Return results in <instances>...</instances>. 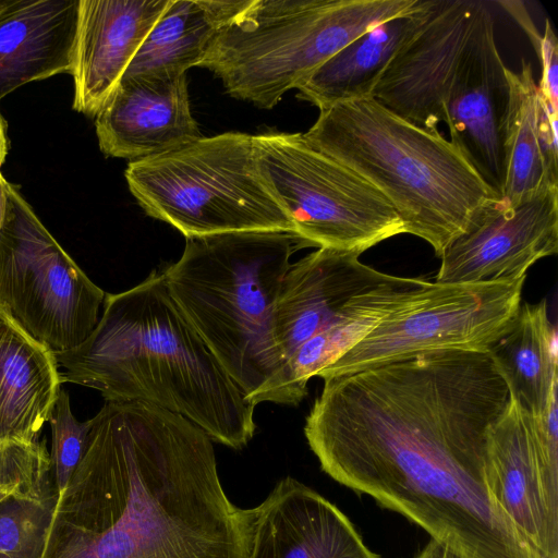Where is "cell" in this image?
<instances>
[{
	"mask_svg": "<svg viewBox=\"0 0 558 558\" xmlns=\"http://www.w3.org/2000/svg\"><path fill=\"white\" fill-rule=\"evenodd\" d=\"M536 53L542 65L537 84L539 96L550 114L558 118V40L548 20Z\"/></svg>",
	"mask_w": 558,
	"mask_h": 558,
	"instance_id": "30",
	"label": "cell"
},
{
	"mask_svg": "<svg viewBox=\"0 0 558 558\" xmlns=\"http://www.w3.org/2000/svg\"><path fill=\"white\" fill-rule=\"evenodd\" d=\"M482 2L432 0L424 21L390 59L371 97L400 118L438 133Z\"/></svg>",
	"mask_w": 558,
	"mask_h": 558,
	"instance_id": "12",
	"label": "cell"
},
{
	"mask_svg": "<svg viewBox=\"0 0 558 558\" xmlns=\"http://www.w3.org/2000/svg\"><path fill=\"white\" fill-rule=\"evenodd\" d=\"M415 558H461L446 545L432 538Z\"/></svg>",
	"mask_w": 558,
	"mask_h": 558,
	"instance_id": "31",
	"label": "cell"
},
{
	"mask_svg": "<svg viewBox=\"0 0 558 558\" xmlns=\"http://www.w3.org/2000/svg\"><path fill=\"white\" fill-rule=\"evenodd\" d=\"M487 484L532 550L539 558H558V499L541 470L532 415L512 398L489 433Z\"/></svg>",
	"mask_w": 558,
	"mask_h": 558,
	"instance_id": "16",
	"label": "cell"
},
{
	"mask_svg": "<svg viewBox=\"0 0 558 558\" xmlns=\"http://www.w3.org/2000/svg\"><path fill=\"white\" fill-rule=\"evenodd\" d=\"M250 0H171L123 77H175L199 66L220 29Z\"/></svg>",
	"mask_w": 558,
	"mask_h": 558,
	"instance_id": "23",
	"label": "cell"
},
{
	"mask_svg": "<svg viewBox=\"0 0 558 558\" xmlns=\"http://www.w3.org/2000/svg\"><path fill=\"white\" fill-rule=\"evenodd\" d=\"M8 150L4 121L0 114V167L3 163Z\"/></svg>",
	"mask_w": 558,
	"mask_h": 558,
	"instance_id": "32",
	"label": "cell"
},
{
	"mask_svg": "<svg viewBox=\"0 0 558 558\" xmlns=\"http://www.w3.org/2000/svg\"><path fill=\"white\" fill-rule=\"evenodd\" d=\"M433 282L393 276L350 316L306 340L253 395L256 403L298 405L308 380L333 363L391 314L415 303Z\"/></svg>",
	"mask_w": 558,
	"mask_h": 558,
	"instance_id": "20",
	"label": "cell"
},
{
	"mask_svg": "<svg viewBox=\"0 0 558 558\" xmlns=\"http://www.w3.org/2000/svg\"><path fill=\"white\" fill-rule=\"evenodd\" d=\"M510 396L527 413L544 412L558 389L557 333L547 302L520 303L508 329L488 348Z\"/></svg>",
	"mask_w": 558,
	"mask_h": 558,
	"instance_id": "25",
	"label": "cell"
},
{
	"mask_svg": "<svg viewBox=\"0 0 558 558\" xmlns=\"http://www.w3.org/2000/svg\"><path fill=\"white\" fill-rule=\"evenodd\" d=\"M236 519L243 558H381L335 505L289 476Z\"/></svg>",
	"mask_w": 558,
	"mask_h": 558,
	"instance_id": "15",
	"label": "cell"
},
{
	"mask_svg": "<svg viewBox=\"0 0 558 558\" xmlns=\"http://www.w3.org/2000/svg\"><path fill=\"white\" fill-rule=\"evenodd\" d=\"M96 134L106 155L131 161L201 136L186 74L122 77L96 116Z\"/></svg>",
	"mask_w": 558,
	"mask_h": 558,
	"instance_id": "18",
	"label": "cell"
},
{
	"mask_svg": "<svg viewBox=\"0 0 558 558\" xmlns=\"http://www.w3.org/2000/svg\"><path fill=\"white\" fill-rule=\"evenodd\" d=\"M80 0H13L0 13V99L25 83L72 73Z\"/></svg>",
	"mask_w": 558,
	"mask_h": 558,
	"instance_id": "19",
	"label": "cell"
},
{
	"mask_svg": "<svg viewBox=\"0 0 558 558\" xmlns=\"http://www.w3.org/2000/svg\"><path fill=\"white\" fill-rule=\"evenodd\" d=\"M54 355L62 383L95 389L106 401L155 404L233 449L254 436L255 407L183 314L163 269L107 294L88 338Z\"/></svg>",
	"mask_w": 558,
	"mask_h": 558,
	"instance_id": "3",
	"label": "cell"
},
{
	"mask_svg": "<svg viewBox=\"0 0 558 558\" xmlns=\"http://www.w3.org/2000/svg\"><path fill=\"white\" fill-rule=\"evenodd\" d=\"M260 175L306 246L362 254L404 226L371 183L314 147L303 133L254 136Z\"/></svg>",
	"mask_w": 558,
	"mask_h": 558,
	"instance_id": "8",
	"label": "cell"
},
{
	"mask_svg": "<svg viewBox=\"0 0 558 558\" xmlns=\"http://www.w3.org/2000/svg\"><path fill=\"white\" fill-rule=\"evenodd\" d=\"M236 509L201 427L147 402L106 401L41 558H243Z\"/></svg>",
	"mask_w": 558,
	"mask_h": 558,
	"instance_id": "2",
	"label": "cell"
},
{
	"mask_svg": "<svg viewBox=\"0 0 558 558\" xmlns=\"http://www.w3.org/2000/svg\"><path fill=\"white\" fill-rule=\"evenodd\" d=\"M360 254L319 247L290 265L272 313V339L280 365L312 337L354 313L388 275Z\"/></svg>",
	"mask_w": 558,
	"mask_h": 558,
	"instance_id": "14",
	"label": "cell"
},
{
	"mask_svg": "<svg viewBox=\"0 0 558 558\" xmlns=\"http://www.w3.org/2000/svg\"><path fill=\"white\" fill-rule=\"evenodd\" d=\"M511 400L487 352L411 355L324 378L304 434L320 468L461 558H539L494 501L488 439Z\"/></svg>",
	"mask_w": 558,
	"mask_h": 558,
	"instance_id": "1",
	"label": "cell"
},
{
	"mask_svg": "<svg viewBox=\"0 0 558 558\" xmlns=\"http://www.w3.org/2000/svg\"><path fill=\"white\" fill-rule=\"evenodd\" d=\"M170 1H78L71 73L76 111L97 116Z\"/></svg>",
	"mask_w": 558,
	"mask_h": 558,
	"instance_id": "17",
	"label": "cell"
},
{
	"mask_svg": "<svg viewBox=\"0 0 558 558\" xmlns=\"http://www.w3.org/2000/svg\"><path fill=\"white\" fill-rule=\"evenodd\" d=\"M390 203L405 233L440 257L486 203L499 198L445 136L400 118L372 97L319 110L303 133Z\"/></svg>",
	"mask_w": 558,
	"mask_h": 558,
	"instance_id": "4",
	"label": "cell"
},
{
	"mask_svg": "<svg viewBox=\"0 0 558 558\" xmlns=\"http://www.w3.org/2000/svg\"><path fill=\"white\" fill-rule=\"evenodd\" d=\"M294 233L238 231L186 239L162 268L170 294L245 398L279 368L272 313Z\"/></svg>",
	"mask_w": 558,
	"mask_h": 558,
	"instance_id": "5",
	"label": "cell"
},
{
	"mask_svg": "<svg viewBox=\"0 0 558 558\" xmlns=\"http://www.w3.org/2000/svg\"><path fill=\"white\" fill-rule=\"evenodd\" d=\"M48 422L52 434L50 459L53 482L59 495L66 487L86 451L92 418L86 422L77 421L72 413L68 392L61 389Z\"/></svg>",
	"mask_w": 558,
	"mask_h": 558,
	"instance_id": "28",
	"label": "cell"
},
{
	"mask_svg": "<svg viewBox=\"0 0 558 558\" xmlns=\"http://www.w3.org/2000/svg\"><path fill=\"white\" fill-rule=\"evenodd\" d=\"M558 251V183L546 181L519 202L486 203L440 256L438 283L518 278Z\"/></svg>",
	"mask_w": 558,
	"mask_h": 558,
	"instance_id": "11",
	"label": "cell"
},
{
	"mask_svg": "<svg viewBox=\"0 0 558 558\" xmlns=\"http://www.w3.org/2000/svg\"><path fill=\"white\" fill-rule=\"evenodd\" d=\"M430 3L422 0L412 13L386 21L351 41L296 88L298 96L319 110L371 97L388 62L422 24Z\"/></svg>",
	"mask_w": 558,
	"mask_h": 558,
	"instance_id": "24",
	"label": "cell"
},
{
	"mask_svg": "<svg viewBox=\"0 0 558 558\" xmlns=\"http://www.w3.org/2000/svg\"><path fill=\"white\" fill-rule=\"evenodd\" d=\"M506 180L501 198L514 204L546 181L558 183V118L541 98L530 62L522 59L518 72L506 68Z\"/></svg>",
	"mask_w": 558,
	"mask_h": 558,
	"instance_id": "22",
	"label": "cell"
},
{
	"mask_svg": "<svg viewBox=\"0 0 558 558\" xmlns=\"http://www.w3.org/2000/svg\"><path fill=\"white\" fill-rule=\"evenodd\" d=\"M506 68L496 44L492 10L483 1L448 93L444 122L449 141L498 197L506 180Z\"/></svg>",
	"mask_w": 558,
	"mask_h": 558,
	"instance_id": "13",
	"label": "cell"
},
{
	"mask_svg": "<svg viewBox=\"0 0 558 558\" xmlns=\"http://www.w3.org/2000/svg\"><path fill=\"white\" fill-rule=\"evenodd\" d=\"M7 183L8 182L4 180V178L2 177L1 171H0V223H1L3 210H4Z\"/></svg>",
	"mask_w": 558,
	"mask_h": 558,
	"instance_id": "33",
	"label": "cell"
},
{
	"mask_svg": "<svg viewBox=\"0 0 558 558\" xmlns=\"http://www.w3.org/2000/svg\"><path fill=\"white\" fill-rule=\"evenodd\" d=\"M422 0H250L217 34L199 66L227 93L274 108L351 41Z\"/></svg>",
	"mask_w": 558,
	"mask_h": 558,
	"instance_id": "6",
	"label": "cell"
},
{
	"mask_svg": "<svg viewBox=\"0 0 558 558\" xmlns=\"http://www.w3.org/2000/svg\"><path fill=\"white\" fill-rule=\"evenodd\" d=\"M51 486V459L44 442H0V502Z\"/></svg>",
	"mask_w": 558,
	"mask_h": 558,
	"instance_id": "27",
	"label": "cell"
},
{
	"mask_svg": "<svg viewBox=\"0 0 558 558\" xmlns=\"http://www.w3.org/2000/svg\"><path fill=\"white\" fill-rule=\"evenodd\" d=\"M56 498L51 486L0 502V558H41Z\"/></svg>",
	"mask_w": 558,
	"mask_h": 558,
	"instance_id": "26",
	"label": "cell"
},
{
	"mask_svg": "<svg viewBox=\"0 0 558 558\" xmlns=\"http://www.w3.org/2000/svg\"><path fill=\"white\" fill-rule=\"evenodd\" d=\"M525 277L433 282L415 303L380 322L316 376L324 379L352 374L435 350L487 352L510 326Z\"/></svg>",
	"mask_w": 558,
	"mask_h": 558,
	"instance_id": "10",
	"label": "cell"
},
{
	"mask_svg": "<svg viewBox=\"0 0 558 558\" xmlns=\"http://www.w3.org/2000/svg\"><path fill=\"white\" fill-rule=\"evenodd\" d=\"M12 2L13 0H0V13L4 11Z\"/></svg>",
	"mask_w": 558,
	"mask_h": 558,
	"instance_id": "34",
	"label": "cell"
},
{
	"mask_svg": "<svg viewBox=\"0 0 558 558\" xmlns=\"http://www.w3.org/2000/svg\"><path fill=\"white\" fill-rule=\"evenodd\" d=\"M557 390L554 391L544 412L537 416L532 415V427L545 483L549 493L558 499Z\"/></svg>",
	"mask_w": 558,
	"mask_h": 558,
	"instance_id": "29",
	"label": "cell"
},
{
	"mask_svg": "<svg viewBox=\"0 0 558 558\" xmlns=\"http://www.w3.org/2000/svg\"><path fill=\"white\" fill-rule=\"evenodd\" d=\"M125 179L144 211L186 239L238 231L294 233L265 184L254 135L198 136L130 161Z\"/></svg>",
	"mask_w": 558,
	"mask_h": 558,
	"instance_id": "7",
	"label": "cell"
},
{
	"mask_svg": "<svg viewBox=\"0 0 558 558\" xmlns=\"http://www.w3.org/2000/svg\"><path fill=\"white\" fill-rule=\"evenodd\" d=\"M106 295L8 182L0 223V307L56 354L88 338Z\"/></svg>",
	"mask_w": 558,
	"mask_h": 558,
	"instance_id": "9",
	"label": "cell"
},
{
	"mask_svg": "<svg viewBox=\"0 0 558 558\" xmlns=\"http://www.w3.org/2000/svg\"><path fill=\"white\" fill-rule=\"evenodd\" d=\"M61 384L54 353L0 307V442L37 441Z\"/></svg>",
	"mask_w": 558,
	"mask_h": 558,
	"instance_id": "21",
	"label": "cell"
}]
</instances>
